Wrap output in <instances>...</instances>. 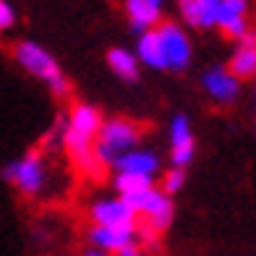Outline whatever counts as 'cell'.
<instances>
[{"label":"cell","instance_id":"5b68a950","mask_svg":"<svg viewBox=\"0 0 256 256\" xmlns=\"http://www.w3.org/2000/svg\"><path fill=\"white\" fill-rule=\"evenodd\" d=\"M3 180L16 186L18 194L24 196H37L42 194L48 183V165L40 152H26L21 160H14L3 168Z\"/></svg>","mask_w":256,"mask_h":256},{"label":"cell","instance_id":"d6986e66","mask_svg":"<svg viewBox=\"0 0 256 256\" xmlns=\"http://www.w3.org/2000/svg\"><path fill=\"white\" fill-rule=\"evenodd\" d=\"M186 170H180V168H170L165 176H162V194L165 196H176V194H180L183 191V186H186Z\"/></svg>","mask_w":256,"mask_h":256},{"label":"cell","instance_id":"52a82bcc","mask_svg":"<svg viewBox=\"0 0 256 256\" xmlns=\"http://www.w3.org/2000/svg\"><path fill=\"white\" fill-rule=\"evenodd\" d=\"M168 134H170V162H172V168L186 170L194 162V154H196V136H194L191 118L186 112L172 115V120L168 126Z\"/></svg>","mask_w":256,"mask_h":256},{"label":"cell","instance_id":"30bf717a","mask_svg":"<svg viewBox=\"0 0 256 256\" xmlns=\"http://www.w3.org/2000/svg\"><path fill=\"white\" fill-rule=\"evenodd\" d=\"M92 222L100 228H136V214L120 196L115 199H97L89 206Z\"/></svg>","mask_w":256,"mask_h":256},{"label":"cell","instance_id":"ffe728a7","mask_svg":"<svg viewBox=\"0 0 256 256\" xmlns=\"http://www.w3.org/2000/svg\"><path fill=\"white\" fill-rule=\"evenodd\" d=\"M14 24H16V10L10 3L3 0V3H0V32H8Z\"/></svg>","mask_w":256,"mask_h":256},{"label":"cell","instance_id":"7a4b0ae2","mask_svg":"<svg viewBox=\"0 0 256 256\" xmlns=\"http://www.w3.org/2000/svg\"><path fill=\"white\" fill-rule=\"evenodd\" d=\"M14 58H16V63L24 68L26 74L44 81L55 97H66L68 92H71V81H68L66 74L60 71V66H58V60L52 58V52L44 50L40 42L21 40L14 48Z\"/></svg>","mask_w":256,"mask_h":256},{"label":"cell","instance_id":"4fadbf2b","mask_svg":"<svg viewBox=\"0 0 256 256\" xmlns=\"http://www.w3.org/2000/svg\"><path fill=\"white\" fill-rule=\"evenodd\" d=\"M220 0H178V14L188 26L214 29Z\"/></svg>","mask_w":256,"mask_h":256},{"label":"cell","instance_id":"cb8c5ba5","mask_svg":"<svg viewBox=\"0 0 256 256\" xmlns=\"http://www.w3.org/2000/svg\"><path fill=\"white\" fill-rule=\"evenodd\" d=\"M254 112H256V92H254ZM254 128H256V123H254Z\"/></svg>","mask_w":256,"mask_h":256},{"label":"cell","instance_id":"ac0fdd59","mask_svg":"<svg viewBox=\"0 0 256 256\" xmlns=\"http://www.w3.org/2000/svg\"><path fill=\"white\" fill-rule=\"evenodd\" d=\"M112 186H115V191H118V196H128V194H136V191H142V188L154 186V180L138 178V176H115Z\"/></svg>","mask_w":256,"mask_h":256},{"label":"cell","instance_id":"3957f363","mask_svg":"<svg viewBox=\"0 0 256 256\" xmlns=\"http://www.w3.org/2000/svg\"><path fill=\"white\" fill-rule=\"evenodd\" d=\"M142 142V128L128 118H110L102 120L97 142H94V160L100 168H112V162L128 149H136Z\"/></svg>","mask_w":256,"mask_h":256},{"label":"cell","instance_id":"e0dca14e","mask_svg":"<svg viewBox=\"0 0 256 256\" xmlns=\"http://www.w3.org/2000/svg\"><path fill=\"white\" fill-rule=\"evenodd\" d=\"M108 66H110V71L123 81H136L138 78V60H136V55L126 48L108 50Z\"/></svg>","mask_w":256,"mask_h":256},{"label":"cell","instance_id":"2e32d148","mask_svg":"<svg viewBox=\"0 0 256 256\" xmlns=\"http://www.w3.org/2000/svg\"><path fill=\"white\" fill-rule=\"evenodd\" d=\"M123 8H126V16H128V24L136 34H144L149 29H154L160 21H162V8L152 6L149 0H123Z\"/></svg>","mask_w":256,"mask_h":256},{"label":"cell","instance_id":"9c48e42d","mask_svg":"<svg viewBox=\"0 0 256 256\" xmlns=\"http://www.w3.org/2000/svg\"><path fill=\"white\" fill-rule=\"evenodd\" d=\"M160 154L154 149H144V146H136V149H128L126 154H120L118 160L112 162V170L115 176H138V178H149L154 180V176L160 172Z\"/></svg>","mask_w":256,"mask_h":256},{"label":"cell","instance_id":"8fae6325","mask_svg":"<svg viewBox=\"0 0 256 256\" xmlns=\"http://www.w3.org/2000/svg\"><path fill=\"white\" fill-rule=\"evenodd\" d=\"M220 32L230 40H240L248 32V0H220L217 24Z\"/></svg>","mask_w":256,"mask_h":256},{"label":"cell","instance_id":"7c38bea8","mask_svg":"<svg viewBox=\"0 0 256 256\" xmlns=\"http://www.w3.org/2000/svg\"><path fill=\"white\" fill-rule=\"evenodd\" d=\"M238 81L256 78V32H246L240 40H236V50L230 55V63L225 66Z\"/></svg>","mask_w":256,"mask_h":256},{"label":"cell","instance_id":"6da1fadb","mask_svg":"<svg viewBox=\"0 0 256 256\" xmlns=\"http://www.w3.org/2000/svg\"><path fill=\"white\" fill-rule=\"evenodd\" d=\"M100 126H102V112L94 104L78 102V104H74V110L68 115V120L63 123V131H60L66 152L92 178H97L102 172L100 162L94 160V142H97Z\"/></svg>","mask_w":256,"mask_h":256},{"label":"cell","instance_id":"7402d4cb","mask_svg":"<svg viewBox=\"0 0 256 256\" xmlns=\"http://www.w3.org/2000/svg\"><path fill=\"white\" fill-rule=\"evenodd\" d=\"M84 256H110V254H104V251H97V248H92V251H86Z\"/></svg>","mask_w":256,"mask_h":256},{"label":"cell","instance_id":"277c9868","mask_svg":"<svg viewBox=\"0 0 256 256\" xmlns=\"http://www.w3.org/2000/svg\"><path fill=\"white\" fill-rule=\"evenodd\" d=\"M120 199L134 209V214H142L146 220V228H152L154 232H165L172 225V217H176V204H172L170 196H165L157 186H149L136 194L120 196Z\"/></svg>","mask_w":256,"mask_h":256},{"label":"cell","instance_id":"8992f818","mask_svg":"<svg viewBox=\"0 0 256 256\" xmlns=\"http://www.w3.org/2000/svg\"><path fill=\"white\" fill-rule=\"evenodd\" d=\"M160 34V42H162V52H165V63H168V71H186L194 60V44L188 40V34L180 29V24L176 21H160L154 26Z\"/></svg>","mask_w":256,"mask_h":256},{"label":"cell","instance_id":"5bb4252c","mask_svg":"<svg viewBox=\"0 0 256 256\" xmlns=\"http://www.w3.org/2000/svg\"><path fill=\"white\" fill-rule=\"evenodd\" d=\"M134 240H136V228H100V225H94L89 230V243L104 254H118L120 248L131 246Z\"/></svg>","mask_w":256,"mask_h":256},{"label":"cell","instance_id":"ba28073f","mask_svg":"<svg viewBox=\"0 0 256 256\" xmlns=\"http://www.w3.org/2000/svg\"><path fill=\"white\" fill-rule=\"evenodd\" d=\"M202 89L206 97L217 104H232L240 97V81L232 76L225 66H212L202 76Z\"/></svg>","mask_w":256,"mask_h":256},{"label":"cell","instance_id":"d4e9b609","mask_svg":"<svg viewBox=\"0 0 256 256\" xmlns=\"http://www.w3.org/2000/svg\"><path fill=\"white\" fill-rule=\"evenodd\" d=\"M0 3H3V0H0Z\"/></svg>","mask_w":256,"mask_h":256},{"label":"cell","instance_id":"44dd1931","mask_svg":"<svg viewBox=\"0 0 256 256\" xmlns=\"http://www.w3.org/2000/svg\"><path fill=\"white\" fill-rule=\"evenodd\" d=\"M118 256H146V254H144L142 248H138L136 243H131V246H126V248H120V251H118Z\"/></svg>","mask_w":256,"mask_h":256},{"label":"cell","instance_id":"603a6c76","mask_svg":"<svg viewBox=\"0 0 256 256\" xmlns=\"http://www.w3.org/2000/svg\"><path fill=\"white\" fill-rule=\"evenodd\" d=\"M149 3H152V6H157V8H162V6H165V0H149Z\"/></svg>","mask_w":256,"mask_h":256},{"label":"cell","instance_id":"9a60e30c","mask_svg":"<svg viewBox=\"0 0 256 256\" xmlns=\"http://www.w3.org/2000/svg\"><path fill=\"white\" fill-rule=\"evenodd\" d=\"M134 55H136L138 66H146V68H152V71H168L165 52H162V42H160L157 29H149L144 34H138Z\"/></svg>","mask_w":256,"mask_h":256}]
</instances>
